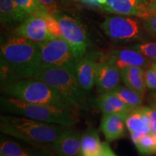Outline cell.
<instances>
[{
	"mask_svg": "<svg viewBox=\"0 0 156 156\" xmlns=\"http://www.w3.org/2000/svg\"><path fill=\"white\" fill-rule=\"evenodd\" d=\"M101 59L113 64L119 70L129 67H140L147 69L153 64L151 59L132 48L111 50L106 55L101 56Z\"/></svg>",
	"mask_w": 156,
	"mask_h": 156,
	"instance_id": "10",
	"label": "cell"
},
{
	"mask_svg": "<svg viewBox=\"0 0 156 156\" xmlns=\"http://www.w3.org/2000/svg\"><path fill=\"white\" fill-rule=\"evenodd\" d=\"M119 97L122 101L126 103L133 109L137 108L141 106L143 96L127 86L119 85L116 89L110 92Z\"/></svg>",
	"mask_w": 156,
	"mask_h": 156,
	"instance_id": "21",
	"label": "cell"
},
{
	"mask_svg": "<svg viewBox=\"0 0 156 156\" xmlns=\"http://www.w3.org/2000/svg\"><path fill=\"white\" fill-rule=\"evenodd\" d=\"M30 16L12 0H0V20L5 28H17Z\"/></svg>",
	"mask_w": 156,
	"mask_h": 156,
	"instance_id": "15",
	"label": "cell"
},
{
	"mask_svg": "<svg viewBox=\"0 0 156 156\" xmlns=\"http://www.w3.org/2000/svg\"><path fill=\"white\" fill-rule=\"evenodd\" d=\"M95 105L103 115L119 114L126 119L129 114L134 110L119 97L112 93L100 94L95 100Z\"/></svg>",
	"mask_w": 156,
	"mask_h": 156,
	"instance_id": "16",
	"label": "cell"
},
{
	"mask_svg": "<svg viewBox=\"0 0 156 156\" xmlns=\"http://www.w3.org/2000/svg\"><path fill=\"white\" fill-rule=\"evenodd\" d=\"M44 19L46 20L48 33L50 34L51 36L53 38H63V34H62L61 25H60V23L58 22L57 18L54 15L48 14L47 16L44 17Z\"/></svg>",
	"mask_w": 156,
	"mask_h": 156,
	"instance_id": "25",
	"label": "cell"
},
{
	"mask_svg": "<svg viewBox=\"0 0 156 156\" xmlns=\"http://www.w3.org/2000/svg\"><path fill=\"white\" fill-rule=\"evenodd\" d=\"M134 145L142 155L147 156L156 154V141L151 134L142 136Z\"/></svg>",
	"mask_w": 156,
	"mask_h": 156,
	"instance_id": "23",
	"label": "cell"
},
{
	"mask_svg": "<svg viewBox=\"0 0 156 156\" xmlns=\"http://www.w3.org/2000/svg\"><path fill=\"white\" fill-rule=\"evenodd\" d=\"M121 78L120 70L113 64L101 59V56L98 63L95 81L99 93L112 92L119 85Z\"/></svg>",
	"mask_w": 156,
	"mask_h": 156,
	"instance_id": "14",
	"label": "cell"
},
{
	"mask_svg": "<svg viewBox=\"0 0 156 156\" xmlns=\"http://www.w3.org/2000/svg\"><path fill=\"white\" fill-rule=\"evenodd\" d=\"M150 0H96L95 9L107 13L145 19L152 16L148 9Z\"/></svg>",
	"mask_w": 156,
	"mask_h": 156,
	"instance_id": "9",
	"label": "cell"
},
{
	"mask_svg": "<svg viewBox=\"0 0 156 156\" xmlns=\"http://www.w3.org/2000/svg\"><path fill=\"white\" fill-rule=\"evenodd\" d=\"M40 43L16 34L2 41L1 84L34 77L41 69Z\"/></svg>",
	"mask_w": 156,
	"mask_h": 156,
	"instance_id": "1",
	"label": "cell"
},
{
	"mask_svg": "<svg viewBox=\"0 0 156 156\" xmlns=\"http://www.w3.org/2000/svg\"><path fill=\"white\" fill-rule=\"evenodd\" d=\"M15 34L36 43L53 38L48 33L46 20L39 15H30L15 28Z\"/></svg>",
	"mask_w": 156,
	"mask_h": 156,
	"instance_id": "11",
	"label": "cell"
},
{
	"mask_svg": "<svg viewBox=\"0 0 156 156\" xmlns=\"http://www.w3.org/2000/svg\"><path fill=\"white\" fill-rule=\"evenodd\" d=\"M101 28L109 38L116 41H131L142 36V25L139 20L124 15L106 17Z\"/></svg>",
	"mask_w": 156,
	"mask_h": 156,
	"instance_id": "8",
	"label": "cell"
},
{
	"mask_svg": "<svg viewBox=\"0 0 156 156\" xmlns=\"http://www.w3.org/2000/svg\"><path fill=\"white\" fill-rule=\"evenodd\" d=\"M101 156H116L107 142H103V151Z\"/></svg>",
	"mask_w": 156,
	"mask_h": 156,
	"instance_id": "31",
	"label": "cell"
},
{
	"mask_svg": "<svg viewBox=\"0 0 156 156\" xmlns=\"http://www.w3.org/2000/svg\"><path fill=\"white\" fill-rule=\"evenodd\" d=\"M152 106H153V107H155V108H156V105H152Z\"/></svg>",
	"mask_w": 156,
	"mask_h": 156,
	"instance_id": "36",
	"label": "cell"
},
{
	"mask_svg": "<svg viewBox=\"0 0 156 156\" xmlns=\"http://www.w3.org/2000/svg\"><path fill=\"white\" fill-rule=\"evenodd\" d=\"M131 48L142 55L156 61V43H142L133 45Z\"/></svg>",
	"mask_w": 156,
	"mask_h": 156,
	"instance_id": "26",
	"label": "cell"
},
{
	"mask_svg": "<svg viewBox=\"0 0 156 156\" xmlns=\"http://www.w3.org/2000/svg\"><path fill=\"white\" fill-rule=\"evenodd\" d=\"M145 80L148 88L156 90V72L152 66L145 70Z\"/></svg>",
	"mask_w": 156,
	"mask_h": 156,
	"instance_id": "27",
	"label": "cell"
},
{
	"mask_svg": "<svg viewBox=\"0 0 156 156\" xmlns=\"http://www.w3.org/2000/svg\"><path fill=\"white\" fill-rule=\"evenodd\" d=\"M41 69L46 67H75L77 59L69 45L62 38L40 43Z\"/></svg>",
	"mask_w": 156,
	"mask_h": 156,
	"instance_id": "6",
	"label": "cell"
},
{
	"mask_svg": "<svg viewBox=\"0 0 156 156\" xmlns=\"http://www.w3.org/2000/svg\"><path fill=\"white\" fill-rule=\"evenodd\" d=\"M101 56L96 54H87L77 62L75 75L78 83L85 91L91 90L96 81L98 63Z\"/></svg>",
	"mask_w": 156,
	"mask_h": 156,
	"instance_id": "12",
	"label": "cell"
},
{
	"mask_svg": "<svg viewBox=\"0 0 156 156\" xmlns=\"http://www.w3.org/2000/svg\"><path fill=\"white\" fill-rule=\"evenodd\" d=\"M125 119L119 114L103 115L101 130L107 142H113L125 135Z\"/></svg>",
	"mask_w": 156,
	"mask_h": 156,
	"instance_id": "17",
	"label": "cell"
},
{
	"mask_svg": "<svg viewBox=\"0 0 156 156\" xmlns=\"http://www.w3.org/2000/svg\"><path fill=\"white\" fill-rule=\"evenodd\" d=\"M34 77L58 90L77 109L87 111L90 103L87 91L78 83L75 67L41 68Z\"/></svg>",
	"mask_w": 156,
	"mask_h": 156,
	"instance_id": "5",
	"label": "cell"
},
{
	"mask_svg": "<svg viewBox=\"0 0 156 156\" xmlns=\"http://www.w3.org/2000/svg\"><path fill=\"white\" fill-rule=\"evenodd\" d=\"M148 9L152 16L156 15V0H150L148 4Z\"/></svg>",
	"mask_w": 156,
	"mask_h": 156,
	"instance_id": "32",
	"label": "cell"
},
{
	"mask_svg": "<svg viewBox=\"0 0 156 156\" xmlns=\"http://www.w3.org/2000/svg\"><path fill=\"white\" fill-rule=\"evenodd\" d=\"M30 15H39L44 18L50 14L47 8L38 0H12Z\"/></svg>",
	"mask_w": 156,
	"mask_h": 156,
	"instance_id": "22",
	"label": "cell"
},
{
	"mask_svg": "<svg viewBox=\"0 0 156 156\" xmlns=\"http://www.w3.org/2000/svg\"><path fill=\"white\" fill-rule=\"evenodd\" d=\"M1 112L6 114L27 117L40 122L73 126L78 122L77 112L58 107L25 102L6 96L0 98Z\"/></svg>",
	"mask_w": 156,
	"mask_h": 156,
	"instance_id": "4",
	"label": "cell"
},
{
	"mask_svg": "<svg viewBox=\"0 0 156 156\" xmlns=\"http://www.w3.org/2000/svg\"><path fill=\"white\" fill-rule=\"evenodd\" d=\"M142 25L149 34L156 37V15L143 19Z\"/></svg>",
	"mask_w": 156,
	"mask_h": 156,
	"instance_id": "28",
	"label": "cell"
},
{
	"mask_svg": "<svg viewBox=\"0 0 156 156\" xmlns=\"http://www.w3.org/2000/svg\"><path fill=\"white\" fill-rule=\"evenodd\" d=\"M125 124L130 133L151 134V126L145 122L140 107L134 109L125 119Z\"/></svg>",
	"mask_w": 156,
	"mask_h": 156,
	"instance_id": "20",
	"label": "cell"
},
{
	"mask_svg": "<svg viewBox=\"0 0 156 156\" xmlns=\"http://www.w3.org/2000/svg\"><path fill=\"white\" fill-rule=\"evenodd\" d=\"M82 135L77 129L67 126L52 145V149L61 156H81Z\"/></svg>",
	"mask_w": 156,
	"mask_h": 156,
	"instance_id": "13",
	"label": "cell"
},
{
	"mask_svg": "<svg viewBox=\"0 0 156 156\" xmlns=\"http://www.w3.org/2000/svg\"><path fill=\"white\" fill-rule=\"evenodd\" d=\"M0 153L2 156H29L28 153L25 152L15 142L2 138Z\"/></svg>",
	"mask_w": 156,
	"mask_h": 156,
	"instance_id": "24",
	"label": "cell"
},
{
	"mask_svg": "<svg viewBox=\"0 0 156 156\" xmlns=\"http://www.w3.org/2000/svg\"><path fill=\"white\" fill-rule=\"evenodd\" d=\"M75 1L83 4V5L85 6H88L90 7H93V8H95V2H96V0H75Z\"/></svg>",
	"mask_w": 156,
	"mask_h": 156,
	"instance_id": "33",
	"label": "cell"
},
{
	"mask_svg": "<svg viewBox=\"0 0 156 156\" xmlns=\"http://www.w3.org/2000/svg\"><path fill=\"white\" fill-rule=\"evenodd\" d=\"M66 127L16 115L5 114L0 118V130L3 134L31 145L50 148Z\"/></svg>",
	"mask_w": 156,
	"mask_h": 156,
	"instance_id": "2",
	"label": "cell"
},
{
	"mask_svg": "<svg viewBox=\"0 0 156 156\" xmlns=\"http://www.w3.org/2000/svg\"><path fill=\"white\" fill-rule=\"evenodd\" d=\"M142 111L148 115L151 121L152 133H156V108L153 106H142Z\"/></svg>",
	"mask_w": 156,
	"mask_h": 156,
	"instance_id": "30",
	"label": "cell"
},
{
	"mask_svg": "<svg viewBox=\"0 0 156 156\" xmlns=\"http://www.w3.org/2000/svg\"><path fill=\"white\" fill-rule=\"evenodd\" d=\"M54 15L61 25L63 38L69 45L78 61L86 54L89 46L86 30L77 19L69 15L59 11Z\"/></svg>",
	"mask_w": 156,
	"mask_h": 156,
	"instance_id": "7",
	"label": "cell"
},
{
	"mask_svg": "<svg viewBox=\"0 0 156 156\" xmlns=\"http://www.w3.org/2000/svg\"><path fill=\"white\" fill-rule=\"evenodd\" d=\"M103 147L98 130L89 126L82 135L81 156H101Z\"/></svg>",
	"mask_w": 156,
	"mask_h": 156,
	"instance_id": "19",
	"label": "cell"
},
{
	"mask_svg": "<svg viewBox=\"0 0 156 156\" xmlns=\"http://www.w3.org/2000/svg\"><path fill=\"white\" fill-rule=\"evenodd\" d=\"M152 67L154 69H155V71L156 72V62H153V65H152Z\"/></svg>",
	"mask_w": 156,
	"mask_h": 156,
	"instance_id": "35",
	"label": "cell"
},
{
	"mask_svg": "<svg viewBox=\"0 0 156 156\" xmlns=\"http://www.w3.org/2000/svg\"><path fill=\"white\" fill-rule=\"evenodd\" d=\"M122 80L126 86L139 93L144 97L146 91L145 69L140 67H129L120 70Z\"/></svg>",
	"mask_w": 156,
	"mask_h": 156,
	"instance_id": "18",
	"label": "cell"
},
{
	"mask_svg": "<svg viewBox=\"0 0 156 156\" xmlns=\"http://www.w3.org/2000/svg\"><path fill=\"white\" fill-rule=\"evenodd\" d=\"M4 95L25 102L38 103L77 112L78 109L53 87L35 77L1 84Z\"/></svg>",
	"mask_w": 156,
	"mask_h": 156,
	"instance_id": "3",
	"label": "cell"
},
{
	"mask_svg": "<svg viewBox=\"0 0 156 156\" xmlns=\"http://www.w3.org/2000/svg\"><path fill=\"white\" fill-rule=\"evenodd\" d=\"M29 154V153H28ZM29 156H33V155H30V154H29Z\"/></svg>",
	"mask_w": 156,
	"mask_h": 156,
	"instance_id": "37",
	"label": "cell"
},
{
	"mask_svg": "<svg viewBox=\"0 0 156 156\" xmlns=\"http://www.w3.org/2000/svg\"><path fill=\"white\" fill-rule=\"evenodd\" d=\"M38 1L47 8L50 14L54 15L58 12L61 11L59 0H38Z\"/></svg>",
	"mask_w": 156,
	"mask_h": 156,
	"instance_id": "29",
	"label": "cell"
},
{
	"mask_svg": "<svg viewBox=\"0 0 156 156\" xmlns=\"http://www.w3.org/2000/svg\"><path fill=\"white\" fill-rule=\"evenodd\" d=\"M1 156H2V155H1Z\"/></svg>",
	"mask_w": 156,
	"mask_h": 156,
	"instance_id": "38",
	"label": "cell"
},
{
	"mask_svg": "<svg viewBox=\"0 0 156 156\" xmlns=\"http://www.w3.org/2000/svg\"><path fill=\"white\" fill-rule=\"evenodd\" d=\"M152 97H153V101H154L153 105H156V91L151 93Z\"/></svg>",
	"mask_w": 156,
	"mask_h": 156,
	"instance_id": "34",
	"label": "cell"
}]
</instances>
